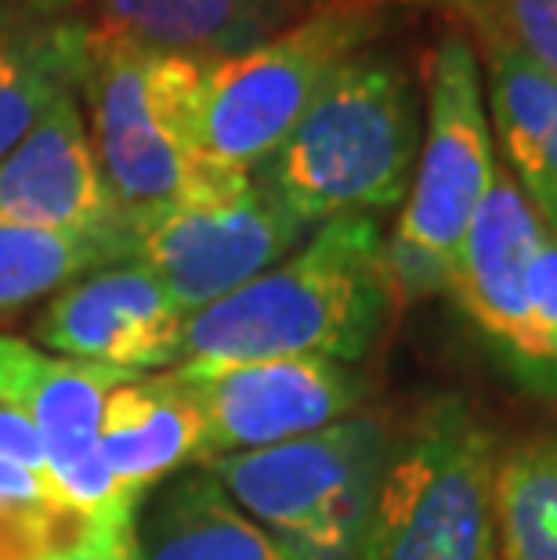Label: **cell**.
I'll use <instances>...</instances> for the list:
<instances>
[{"mask_svg": "<svg viewBox=\"0 0 557 560\" xmlns=\"http://www.w3.org/2000/svg\"><path fill=\"white\" fill-rule=\"evenodd\" d=\"M376 218H337L290 257L185 318L182 362H359L391 304Z\"/></svg>", "mask_w": 557, "mask_h": 560, "instance_id": "6da1fadb", "label": "cell"}, {"mask_svg": "<svg viewBox=\"0 0 557 560\" xmlns=\"http://www.w3.org/2000/svg\"><path fill=\"white\" fill-rule=\"evenodd\" d=\"M420 138L417 91L406 69L362 51L326 80L257 177L315 232L337 218H373L402 207Z\"/></svg>", "mask_w": 557, "mask_h": 560, "instance_id": "7a4b0ae2", "label": "cell"}, {"mask_svg": "<svg viewBox=\"0 0 557 560\" xmlns=\"http://www.w3.org/2000/svg\"><path fill=\"white\" fill-rule=\"evenodd\" d=\"M500 445L464 398H434L387 448L359 560H503Z\"/></svg>", "mask_w": 557, "mask_h": 560, "instance_id": "3957f363", "label": "cell"}, {"mask_svg": "<svg viewBox=\"0 0 557 560\" xmlns=\"http://www.w3.org/2000/svg\"><path fill=\"white\" fill-rule=\"evenodd\" d=\"M496 135L481 62L449 33L428 58V116L402 218L384 240L391 293L402 301L445 293L460 243L496 182Z\"/></svg>", "mask_w": 557, "mask_h": 560, "instance_id": "277c9868", "label": "cell"}, {"mask_svg": "<svg viewBox=\"0 0 557 560\" xmlns=\"http://www.w3.org/2000/svg\"><path fill=\"white\" fill-rule=\"evenodd\" d=\"M376 33V11L344 0L312 11L246 51L204 58L196 88V145L210 166L257 174L312 109L326 80L362 55Z\"/></svg>", "mask_w": 557, "mask_h": 560, "instance_id": "5b68a950", "label": "cell"}, {"mask_svg": "<svg viewBox=\"0 0 557 560\" xmlns=\"http://www.w3.org/2000/svg\"><path fill=\"white\" fill-rule=\"evenodd\" d=\"M204 58L98 33L84 80L91 141L124 221L156 218L210 163L196 145V88Z\"/></svg>", "mask_w": 557, "mask_h": 560, "instance_id": "8992f818", "label": "cell"}, {"mask_svg": "<svg viewBox=\"0 0 557 560\" xmlns=\"http://www.w3.org/2000/svg\"><path fill=\"white\" fill-rule=\"evenodd\" d=\"M387 448L381 420L348 416L326 431L204 467L243 514L301 560H359Z\"/></svg>", "mask_w": 557, "mask_h": 560, "instance_id": "52a82bcc", "label": "cell"}, {"mask_svg": "<svg viewBox=\"0 0 557 560\" xmlns=\"http://www.w3.org/2000/svg\"><path fill=\"white\" fill-rule=\"evenodd\" d=\"M130 232V260L146 265L188 318L290 257L312 229L257 174L210 166L182 199Z\"/></svg>", "mask_w": 557, "mask_h": 560, "instance_id": "ba28073f", "label": "cell"}, {"mask_svg": "<svg viewBox=\"0 0 557 560\" xmlns=\"http://www.w3.org/2000/svg\"><path fill=\"white\" fill-rule=\"evenodd\" d=\"M547 240V224L532 210L507 166L496 171L489 196L481 199L460 243L449 296L489 348V354L532 395L557 398V373L543 351L532 315V260Z\"/></svg>", "mask_w": 557, "mask_h": 560, "instance_id": "9c48e42d", "label": "cell"}, {"mask_svg": "<svg viewBox=\"0 0 557 560\" xmlns=\"http://www.w3.org/2000/svg\"><path fill=\"white\" fill-rule=\"evenodd\" d=\"M174 376L193 395L204 416V456L254 452L282 441L326 431L359 409L365 395L351 365L329 359H276V362H188Z\"/></svg>", "mask_w": 557, "mask_h": 560, "instance_id": "30bf717a", "label": "cell"}, {"mask_svg": "<svg viewBox=\"0 0 557 560\" xmlns=\"http://www.w3.org/2000/svg\"><path fill=\"white\" fill-rule=\"evenodd\" d=\"M182 307L138 260L109 265L66 285L37 318L44 348L130 376L182 362Z\"/></svg>", "mask_w": 557, "mask_h": 560, "instance_id": "8fae6325", "label": "cell"}, {"mask_svg": "<svg viewBox=\"0 0 557 560\" xmlns=\"http://www.w3.org/2000/svg\"><path fill=\"white\" fill-rule=\"evenodd\" d=\"M0 218L62 232L127 224L77 94L47 105L30 135L0 160Z\"/></svg>", "mask_w": 557, "mask_h": 560, "instance_id": "7c38bea8", "label": "cell"}, {"mask_svg": "<svg viewBox=\"0 0 557 560\" xmlns=\"http://www.w3.org/2000/svg\"><path fill=\"white\" fill-rule=\"evenodd\" d=\"M98 445L120 492L141 506L177 470L199 467L204 416L174 373L135 376L105 395Z\"/></svg>", "mask_w": 557, "mask_h": 560, "instance_id": "4fadbf2b", "label": "cell"}, {"mask_svg": "<svg viewBox=\"0 0 557 560\" xmlns=\"http://www.w3.org/2000/svg\"><path fill=\"white\" fill-rule=\"evenodd\" d=\"M98 26L0 0V160L30 135L47 105L84 91Z\"/></svg>", "mask_w": 557, "mask_h": 560, "instance_id": "5bb4252c", "label": "cell"}, {"mask_svg": "<svg viewBox=\"0 0 557 560\" xmlns=\"http://www.w3.org/2000/svg\"><path fill=\"white\" fill-rule=\"evenodd\" d=\"M135 560H301L243 514L207 467H185L135 514Z\"/></svg>", "mask_w": 557, "mask_h": 560, "instance_id": "9a60e30c", "label": "cell"}, {"mask_svg": "<svg viewBox=\"0 0 557 560\" xmlns=\"http://www.w3.org/2000/svg\"><path fill=\"white\" fill-rule=\"evenodd\" d=\"M135 380L120 369L55 359L0 332V405L37 427L47 452L94 445L102 405L113 387Z\"/></svg>", "mask_w": 557, "mask_h": 560, "instance_id": "2e32d148", "label": "cell"}, {"mask_svg": "<svg viewBox=\"0 0 557 560\" xmlns=\"http://www.w3.org/2000/svg\"><path fill=\"white\" fill-rule=\"evenodd\" d=\"M98 33L193 58H224L268 40L282 0H98Z\"/></svg>", "mask_w": 557, "mask_h": 560, "instance_id": "e0dca14e", "label": "cell"}, {"mask_svg": "<svg viewBox=\"0 0 557 560\" xmlns=\"http://www.w3.org/2000/svg\"><path fill=\"white\" fill-rule=\"evenodd\" d=\"M135 257L130 224L94 232L33 229L0 218V318L62 293L91 271Z\"/></svg>", "mask_w": 557, "mask_h": 560, "instance_id": "ac0fdd59", "label": "cell"}, {"mask_svg": "<svg viewBox=\"0 0 557 560\" xmlns=\"http://www.w3.org/2000/svg\"><path fill=\"white\" fill-rule=\"evenodd\" d=\"M496 517L503 560H557V431L518 441L500 456Z\"/></svg>", "mask_w": 557, "mask_h": 560, "instance_id": "d6986e66", "label": "cell"}, {"mask_svg": "<svg viewBox=\"0 0 557 560\" xmlns=\"http://www.w3.org/2000/svg\"><path fill=\"white\" fill-rule=\"evenodd\" d=\"M80 532L51 485L0 459V560H51Z\"/></svg>", "mask_w": 557, "mask_h": 560, "instance_id": "ffe728a7", "label": "cell"}, {"mask_svg": "<svg viewBox=\"0 0 557 560\" xmlns=\"http://www.w3.org/2000/svg\"><path fill=\"white\" fill-rule=\"evenodd\" d=\"M492 19L529 58L557 77V0H492Z\"/></svg>", "mask_w": 557, "mask_h": 560, "instance_id": "44dd1931", "label": "cell"}, {"mask_svg": "<svg viewBox=\"0 0 557 560\" xmlns=\"http://www.w3.org/2000/svg\"><path fill=\"white\" fill-rule=\"evenodd\" d=\"M532 315H536V329L543 340V351L557 373V240L547 232V240L539 243V254L532 260Z\"/></svg>", "mask_w": 557, "mask_h": 560, "instance_id": "7402d4cb", "label": "cell"}, {"mask_svg": "<svg viewBox=\"0 0 557 560\" xmlns=\"http://www.w3.org/2000/svg\"><path fill=\"white\" fill-rule=\"evenodd\" d=\"M0 459L15 463V467L37 474L40 481H47V448L40 431L33 427L26 416L11 412L0 405Z\"/></svg>", "mask_w": 557, "mask_h": 560, "instance_id": "603a6c76", "label": "cell"}, {"mask_svg": "<svg viewBox=\"0 0 557 560\" xmlns=\"http://www.w3.org/2000/svg\"><path fill=\"white\" fill-rule=\"evenodd\" d=\"M525 199L532 202V210L539 213V221L547 224V232L557 240V124L543 141V152L532 174L518 185Z\"/></svg>", "mask_w": 557, "mask_h": 560, "instance_id": "cb8c5ba5", "label": "cell"}, {"mask_svg": "<svg viewBox=\"0 0 557 560\" xmlns=\"http://www.w3.org/2000/svg\"><path fill=\"white\" fill-rule=\"evenodd\" d=\"M51 560H135V521L113 528H84Z\"/></svg>", "mask_w": 557, "mask_h": 560, "instance_id": "d4e9b609", "label": "cell"}, {"mask_svg": "<svg viewBox=\"0 0 557 560\" xmlns=\"http://www.w3.org/2000/svg\"><path fill=\"white\" fill-rule=\"evenodd\" d=\"M19 4L44 11V15H77V8L84 4V0H19Z\"/></svg>", "mask_w": 557, "mask_h": 560, "instance_id": "484cf974", "label": "cell"}, {"mask_svg": "<svg viewBox=\"0 0 557 560\" xmlns=\"http://www.w3.org/2000/svg\"><path fill=\"white\" fill-rule=\"evenodd\" d=\"M423 4H438V8H453V11H464V15H485L492 11V0H423Z\"/></svg>", "mask_w": 557, "mask_h": 560, "instance_id": "4316f807", "label": "cell"}]
</instances>
